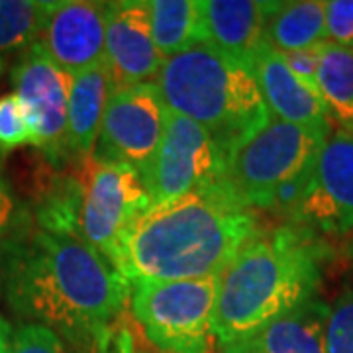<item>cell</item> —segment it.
<instances>
[{"label": "cell", "mask_w": 353, "mask_h": 353, "mask_svg": "<svg viewBox=\"0 0 353 353\" xmlns=\"http://www.w3.org/2000/svg\"><path fill=\"white\" fill-rule=\"evenodd\" d=\"M0 245V296L14 314L87 352L130 303V281L67 234L22 226Z\"/></svg>", "instance_id": "obj_1"}, {"label": "cell", "mask_w": 353, "mask_h": 353, "mask_svg": "<svg viewBox=\"0 0 353 353\" xmlns=\"http://www.w3.org/2000/svg\"><path fill=\"white\" fill-rule=\"evenodd\" d=\"M261 230L257 212L218 183L152 206L126 236L118 269L130 283L216 277Z\"/></svg>", "instance_id": "obj_2"}, {"label": "cell", "mask_w": 353, "mask_h": 353, "mask_svg": "<svg viewBox=\"0 0 353 353\" xmlns=\"http://www.w3.org/2000/svg\"><path fill=\"white\" fill-rule=\"evenodd\" d=\"M328 257V245L306 228L287 222L261 230L220 275L216 345L243 340L316 299Z\"/></svg>", "instance_id": "obj_3"}, {"label": "cell", "mask_w": 353, "mask_h": 353, "mask_svg": "<svg viewBox=\"0 0 353 353\" xmlns=\"http://www.w3.org/2000/svg\"><path fill=\"white\" fill-rule=\"evenodd\" d=\"M155 83L169 112L204 128L226 157L271 120L250 63L204 41L167 57Z\"/></svg>", "instance_id": "obj_4"}, {"label": "cell", "mask_w": 353, "mask_h": 353, "mask_svg": "<svg viewBox=\"0 0 353 353\" xmlns=\"http://www.w3.org/2000/svg\"><path fill=\"white\" fill-rule=\"evenodd\" d=\"M220 275L130 283V314L153 353H212Z\"/></svg>", "instance_id": "obj_5"}, {"label": "cell", "mask_w": 353, "mask_h": 353, "mask_svg": "<svg viewBox=\"0 0 353 353\" xmlns=\"http://www.w3.org/2000/svg\"><path fill=\"white\" fill-rule=\"evenodd\" d=\"M75 176L71 236L101 252L118 269L130 230L152 208L150 192L134 169L97 157L77 165Z\"/></svg>", "instance_id": "obj_6"}, {"label": "cell", "mask_w": 353, "mask_h": 353, "mask_svg": "<svg viewBox=\"0 0 353 353\" xmlns=\"http://www.w3.org/2000/svg\"><path fill=\"white\" fill-rule=\"evenodd\" d=\"M332 126H303L271 118L228 157L222 183L230 194L253 210L279 185L312 169Z\"/></svg>", "instance_id": "obj_7"}, {"label": "cell", "mask_w": 353, "mask_h": 353, "mask_svg": "<svg viewBox=\"0 0 353 353\" xmlns=\"http://www.w3.org/2000/svg\"><path fill=\"white\" fill-rule=\"evenodd\" d=\"M226 163V153L204 128L181 114L169 112L159 150L141 181L155 206L222 183Z\"/></svg>", "instance_id": "obj_8"}, {"label": "cell", "mask_w": 353, "mask_h": 353, "mask_svg": "<svg viewBox=\"0 0 353 353\" xmlns=\"http://www.w3.org/2000/svg\"><path fill=\"white\" fill-rule=\"evenodd\" d=\"M167 122L169 108L155 81L114 88L92 157L126 165L141 176L159 150Z\"/></svg>", "instance_id": "obj_9"}, {"label": "cell", "mask_w": 353, "mask_h": 353, "mask_svg": "<svg viewBox=\"0 0 353 353\" xmlns=\"http://www.w3.org/2000/svg\"><path fill=\"white\" fill-rule=\"evenodd\" d=\"M14 94L32 128L34 148L53 167L71 163L67 145V112L73 75L51 61L34 41L12 69Z\"/></svg>", "instance_id": "obj_10"}, {"label": "cell", "mask_w": 353, "mask_h": 353, "mask_svg": "<svg viewBox=\"0 0 353 353\" xmlns=\"http://www.w3.org/2000/svg\"><path fill=\"white\" fill-rule=\"evenodd\" d=\"M290 224L330 238L353 234V132L338 128L318 153L312 179Z\"/></svg>", "instance_id": "obj_11"}, {"label": "cell", "mask_w": 353, "mask_h": 353, "mask_svg": "<svg viewBox=\"0 0 353 353\" xmlns=\"http://www.w3.org/2000/svg\"><path fill=\"white\" fill-rule=\"evenodd\" d=\"M36 43L73 77L106 61V2H46Z\"/></svg>", "instance_id": "obj_12"}, {"label": "cell", "mask_w": 353, "mask_h": 353, "mask_svg": "<svg viewBox=\"0 0 353 353\" xmlns=\"http://www.w3.org/2000/svg\"><path fill=\"white\" fill-rule=\"evenodd\" d=\"M163 61L153 41L148 2H106V63L114 88L150 83L157 79Z\"/></svg>", "instance_id": "obj_13"}, {"label": "cell", "mask_w": 353, "mask_h": 353, "mask_svg": "<svg viewBox=\"0 0 353 353\" xmlns=\"http://www.w3.org/2000/svg\"><path fill=\"white\" fill-rule=\"evenodd\" d=\"M250 67L271 118L303 126H332L320 92L294 75L283 53L269 41L253 53Z\"/></svg>", "instance_id": "obj_14"}, {"label": "cell", "mask_w": 353, "mask_h": 353, "mask_svg": "<svg viewBox=\"0 0 353 353\" xmlns=\"http://www.w3.org/2000/svg\"><path fill=\"white\" fill-rule=\"evenodd\" d=\"M201 14V41L250 63L267 41V22L279 2L255 0H196Z\"/></svg>", "instance_id": "obj_15"}, {"label": "cell", "mask_w": 353, "mask_h": 353, "mask_svg": "<svg viewBox=\"0 0 353 353\" xmlns=\"http://www.w3.org/2000/svg\"><path fill=\"white\" fill-rule=\"evenodd\" d=\"M330 304L320 296L271 320L243 340L218 347L220 353H328Z\"/></svg>", "instance_id": "obj_16"}, {"label": "cell", "mask_w": 353, "mask_h": 353, "mask_svg": "<svg viewBox=\"0 0 353 353\" xmlns=\"http://www.w3.org/2000/svg\"><path fill=\"white\" fill-rule=\"evenodd\" d=\"M112 90V73L106 61L73 77L67 112V145L73 165L94 155Z\"/></svg>", "instance_id": "obj_17"}, {"label": "cell", "mask_w": 353, "mask_h": 353, "mask_svg": "<svg viewBox=\"0 0 353 353\" xmlns=\"http://www.w3.org/2000/svg\"><path fill=\"white\" fill-rule=\"evenodd\" d=\"M267 41L281 53L314 48L326 41L324 2H279L267 22Z\"/></svg>", "instance_id": "obj_18"}, {"label": "cell", "mask_w": 353, "mask_h": 353, "mask_svg": "<svg viewBox=\"0 0 353 353\" xmlns=\"http://www.w3.org/2000/svg\"><path fill=\"white\" fill-rule=\"evenodd\" d=\"M316 87L328 108L330 122L353 132V50L324 41Z\"/></svg>", "instance_id": "obj_19"}, {"label": "cell", "mask_w": 353, "mask_h": 353, "mask_svg": "<svg viewBox=\"0 0 353 353\" xmlns=\"http://www.w3.org/2000/svg\"><path fill=\"white\" fill-rule=\"evenodd\" d=\"M153 41L163 59L201 43V14L196 0H150Z\"/></svg>", "instance_id": "obj_20"}, {"label": "cell", "mask_w": 353, "mask_h": 353, "mask_svg": "<svg viewBox=\"0 0 353 353\" xmlns=\"http://www.w3.org/2000/svg\"><path fill=\"white\" fill-rule=\"evenodd\" d=\"M46 2L0 0V51L32 46L39 36Z\"/></svg>", "instance_id": "obj_21"}, {"label": "cell", "mask_w": 353, "mask_h": 353, "mask_svg": "<svg viewBox=\"0 0 353 353\" xmlns=\"http://www.w3.org/2000/svg\"><path fill=\"white\" fill-rule=\"evenodd\" d=\"M0 353H73L67 341L48 326L12 322L0 314Z\"/></svg>", "instance_id": "obj_22"}, {"label": "cell", "mask_w": 353, "mask_h": 353, "mask_svg": "<svg viewBox=\"0 0 353 353\" xmlns=\"http://www.w3.org/2000/svg\"><path fill=\"white\" fill-rule=\"evenodd\" d=\"M34 145L32 128L16 94L0 97V155H8L18 148Z\"/></svg>", "instance_id": "obj_23"}, {"label": "cell", "mask_w": 353, "mask_h": 353, "mask_svg": "<svg viewBox=\"0 0 353 353\" xmlns=\"http://www.w3.org/2000/svg\"><path fill=\"white\" fill-rule=\"evenodd\" d=\"M326 352L353 353V289H345L330 304Z\"/></svg>", "instance_id": "obj_24"}, {"label": "cell", "mask_w": 353, "mask_h": 353, "mask_svg": "<svg viewBox=\"0 0 353 353\" xmlns=\"http://www.w3.org/2000/svg\"><path fill=\"white\" fill-rule=\"evenodd\" d=\"M326 41L353 50V0L324 2Z\"/></svg>", "instance_id": "obj_25"}, {"label": "cell", "mask_w": 353, "mask_h": 353, "mask_svg": "<svg viewBox=\"0 0 353 353\" xmlns=\"http://www.w3.org/2000/svg\"><path fill=\"white\" fill-rule=\"evenodd\" d=\"M285 61L290 67V71L299 79H303L308 87H316V77H318V67H320V57H322V43L308 48V50L290 51V53H283Z\"/></svg>", "instance_id": "obj_26"}, {"label": "cell", "mask_w": 353, "mask_h": 353, "mask_svg": "<svg viewBox=\"0 0 353 353\" xmlns=\"http://www.w3.org/2000/svg\"><path fill=\"white\" fill-rule=\"evenodd\" d=\"M85 353H136V343L130 328L118 320Z\"/></svg>", "instance_id": "obj_27"}, {"label": "cell", "mask_w": 353, "mask_h": 353, "mask_svg": "<svg viewBox=\"0 0 353 353\" xmlns=\"http://www.w3.org/2000/svg\"><path fill=\"white\" fill-rule=\"evenodd\" d=\"M14 220H16V201H14L12 189L0 169V238H4L12 230Z\"/></svg>", "instance_id": "obj_28"}, {"label": "cell", "mask_w": 353, "mask_h": 353, "mask_svg": "<svg viewBox=\"0 0 353 353\" xmlns=\"http://www.w3.org/2000/svg\"><path fill=\"white\" fill-rule=\"evenodd\" d=\"M347 255L352 257V261H353V234L350 236V240H347Z\"/></svg>", "instance_id": "obj_29"}, {"label": "cell", "mask_w": 353, "mask_h": 353, "mask_svg": "<svg viewBox=\"0 0 353 353\" xmlns=\"http://www.w3.org/2000/svg\"><path fill=\"white\" fill-rule=\"evenodd\" d=\"M2 71H4V59L0 57V73H2Z\"/></svg>", "instance_id": "obj_30"}]
</instances>
